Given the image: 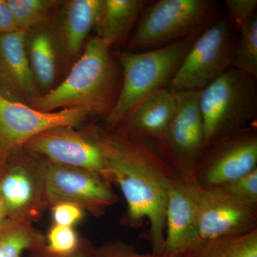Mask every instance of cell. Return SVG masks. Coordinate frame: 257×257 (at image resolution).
<instances>
[{
    "label": "cell",
    "mask_w": 257,
    "mask_h": 257,
    "mask_svg": "<svg viewBox=\"0 0 257 257\" xmlns=\"http://www.w3.org/2000/svg\"><path fill=\"white\" fill-rule=\"evenodd\" d=\"M89 130L101 147L111 183L126 199L121 224L138 228L147 219L152 253L165 254L167 195L177 170L156 140L120 127Z\"/></svg>",
    "instance_id": "1"
},
{
    "label": "cell",
    "mask_w": 257,
    "mask_h": 257,
    "mask_svg": "<svg viewBox=\"0 0 257 257\" xmlns=\"http://www.w3.org/2000/svg\"><path fill=\"white\" fill-rule=\"evenodd\" d=\"M118 96L117 72L110 47L95 36L88 42L63 82L30 102L32 107L45 112L79 107L89 114L107 117Z\"/></svg>",
    "instance_id": "2"
},
{
    "label": "cell",
    "mask_w": 257,
    "mask_h": 257,
    "mask_svg": "<svg viewBox=\"0 0 257 257\" xmlns=\"http://www.w3.org/2000/svg\"><path fill=\"white\" fill-rule=\"evenodd\" d=\"M202 32L152 50L116 53L122 67L123 80L116 104L106 117L108 127L119 126L140 101L167 88Z\"/></svg>",
    "instance_id": "3"
},
{
    "label": "cell",
    "mask_w": 257,
    "mask_h": 257,
    "mask_svg": "<svg viewBox=\"0 0 257 257\" xmlns=\"http://www.w3.org/2000/svg\"><path fill=\"white\" fill-rule=\"evenodd\" d=\"M255 79L231 67L200 91L199 107L207 147L219 139L242 130L256 118Z\"/></svg>",
    "instance_id": "4"
},
{
    "label": "cell",
    "mask_w": 257,
    "mask_h": 257,
    "mask_svg": "<svg viewBox=\"0 0 257 257\" xmlns=\"http://www.w3.org/2000/svg\"><path fill=\"white\" fill-rule=\"evenodd\" d=\"M208 0H159L143 10L130 41L136 52L157 48L197 35L217 20Z\"/></svg>",
    "instance_id": "5"
},
{
    "label": "cell",
    "mask_w": 257,
    "mask_h": 257,
    "mask_svg": "<svg viewBox=\"0 0 257 257\" xmlns=\"http://www.w3.org/2000/svg\"><path fill=\"white\" fill-rule=\"evenodd\" d=\"M50 162L25 147L15 152L0 172V196L7 217L37 222L49 209L47 180Z\"/></svg>",
    "instance_id": "6"
},
{
    "label": "cell",
    "mask_w": 257,
    "mask_h": 257,
    "mask_svg": "<svg viewBox=\"0 0 257 257\" xmlns=\"http://www.w3.org/2000/svg\"><path fill=\"white\" fill-rule=\"evenodd\" d=\"M235 45L229 20H216L196 39L167 89L202 90L232 67Z\"/></svg>",
    "instance_id": "7"
},
{
    "label": "cell",
    "mask_w": 257,
    "mask_h": 257,
    "mask_svg": "<svg viewBox=\"0 0 257 257\" xmlns=\"http://www.w3.org/2000/svg\"><path fill=\"white\" fill-rule=\"evenodd\" d=\"M89 115L79 107L45 112L0 93V165L42 132L57 126L78 128Z\"/></svg>",
    "instance_id": "8"
},
{
    "label": "cell",
    "mask_w": 257,
    "mask_h": 257,
    "mask_svg": "<svg viewBox=\"0 0 257 257\" xmlns=\"http://www.w3.org/2000/svg\"><path fill=\"white\" fill-rule=\"evenodd\" d=\"M111 184L93 171L50 162L47 180L49 209L67 203L101 217L119 202Z\"/></svg>",
    "instance_id": "9"
},
{
    "label": "cell",
    "mask_w": 257,
    "mask_h": 257,
    "mask_svg": "<svg viewBox=\"0 0 257 257\" xmlns=\"http://www.w3.org/2000/svg\"><path fill=\"white\" fill-rule=\"evenodd\" d=\"M175 94V114L160 144L176 170L194 174L207 148L199 107L200 91Z\"/></svg>",
    "instance_id": "10"
},
{
    "label": "cell",
    "mask_w": 257,
    "mask_h": 257,
    "mask_svg": "<svg viewBox=\"0 0 257 257\" xmlns=\"http://www.w3.org/2000/svg\"><path fill=\"white\" fill-rule=\"evenodd\" d=\"M23 147L52 163L87 169L111 182L101 147L89 130L80 131L71 126L49 128L30 139Z\"/></svg>",
    "instance_id": "11"
},
{
    "label": "cell",
    "mask_w": 257,
    "mask_h": 257,
    "mask_svg": "<svg viewBox=\"0 0 257 257\" xmlns=\"http://www.w3.org/2000/svg\"><path fill=\"white\" fill-rule=\"evenodd\" d=\"M198 202L199 243L257 229V205L243 202L223 187L207 188L199 184Z\"/></svg>",
    "instance_id": "12"
},
{
    "label": "cell",
    "mask_w": 257,
    "mask_h": 257,
    "mask_svg": "<svg viewBox=\"0 0 257 257\" xmlns=\"http://www.w3.org/2000/svg\"><path fill=\"white\" fill-rule=\"evenodd\" d=\"M211 145L212 147L201 163V175H194L202 187H223L257 168L254 128H243Z\"/></svg>",
    "instance_id": "13"
},
{
    "label": "cell",
    "mask_w": 257,
    "mask_h": 257,
    "mask_svg": "<svg viewBox=\"0 0 257 257\" xmlns=\"http://www.w3.org/2000/svg\"><path fill=\"white\" fill-rule=\"evenodd\" d=\"M199 183L194 174L177 171L167 195L165 253L178 257L199 243Z\"/></svg>",
    "instance_id": "14"
},
{
    "label": "cell",
    "mask_w": 257,
    "mask_h": 257,
    "mask_svg": "<svg viewBox=\"0 0 257 257\" xmlns=\"http://www.w3.org/2000/svg\"><path fill=\"white\" fill-rule=\"evenodd\" d=\"M103 0H71L62 8L57 35V47L69 60L77 58L89 32L96 26Z\"/></svg>",
    "instance_id": "15"
},
{
    "label": "cell",
    "mask_w": 257,
    "mask_h": 257,
    "mask_svg": "<svg viewBox=\"0 0 257 257\" xmlns=\"http://www.w3.org/2000/svg\"><path fill=\"white\" fill-rule=\"evenodd\" d=\"M176 106L175 93L163 88L140 101L117 127L160 143L175 114Z\"/></svg>",
    "instance_id": "16"
},
{
    "label": "cell",
    "mask_w": 257,
    "mask_h": 257,
    "mask_svg": "<svg viewBox=\"0 0 257 257\" xmlns=\"http://www.w3.org/2000/svg\"><path fill=\"white\" fill-rule=\"evenodd\" d=\"M27 31L18 30L0 35V59L18 94L32 100L38 96L28 50Z\"/></svg>",
    "instance_id": "17"
},
{
    "label": "cell",
    "mask_w": 257,
    "mask_h": 257,
    "mask_svg": "<svg viewBox=\"0 0 257 257\" xmlns=\"http://www.w3.org/2000/svg\"><path fill=\"white\" fill-rule=\"evenodd\" d=\"M147 3L145 0H103L96 36L111 48L127 35Z\"/></svg>",
    "instance_id": "18"
},
{
    "label": "cell",
    "mask_w": 257,
    "mask_h": 257,
    "mask_svg": "<svg viewBox=\"0 0 257 257\" xmlns=\"http://www.w3.org/2000/svg\"><path fill=\"white\" fill-rule=\"evenodd\" d=\"M42 26L27 31V50L37 85L50 91L57 72V44L54 32Z\"/></svg>",
    "instance_id": "19"
},
{
    "label": "cell",
    "mask_w": 257,
    "mask_h": 257,
    "mask_svg": "<svg viewBox=\"0 0 257 257\" xmlns=\"http://www.w3.org/2000/svg\"><path fill=\"white\" fill-rule=\"evenodd\" d=\"M46 244V236L33 223L7 218L0 224V257H21Z\"/></svg>",
    "instance_id": "20"
},
{
    "label": "cell",
    "mask_w": 257,
    "mask_h": 257,
    "mask_svg": "<svg viewBox=\"0 0 257 257\" xmlns=\"http://www.w3.org/2000/svg\"><path fill=\"white\" fill-rule=\"evenodd\" d=\"M178 257H257V229L239 236L198 243Z\"/></svg>",
    "instance_id": "21"
},
{
    "label": "cell",
    "mask_w": 257,
    "mask_h": 257,
    "mask_svg": "<svg viewBox=\"0 0 257 257\" xmlns=\"http://www.w3.org/2000/svg\"><path fill=\"white\" fill-rule=\"evenodd\" d=\"M19 30L45 25L60 4L55 0H6Z\"/></svg>",
    "instance_id": "22"
},
{
    "label": "cell",
    "mask_w": 257,
    "mask_h": 257,
    "mask_svg": "<svg viewBox=\"0 0 257 257\" xmlns=\"http://www.w3.org/2000/svg\"><path fill=\"white\" fill-rule=\"evenodd\" d=\"M236 42L232 67L257 78L256 13L239 29Z\"/></svg>",
    "instance_id": "23"
},
{
    "label": "cell",
    "mask_w": 257,
    "mask_h": 257,
    "mask_svg": "<svg viewBox=\"0 0 257 257\" xmlns=\"http://www.w3.org/2000/svg\"><path fill=\"white\" fill-rule=\"evenodd\" d=\"M81 240L73 227L56 224L50 228L46 236L47 248L60 254L73 252L78 248Z\"/></svg>",
    "instance_id": "24"
},
{
    "label": "cell",
    "mask_w": 257,
    "mask_h": 257,
    "mask_svg": "<svg viewBox=\"0 0 257 257\" xmlns=\"http://www.w3.org/2000/svg\"><path fill=\"white\" fill-rule=\"evenodd\" d=\"M219 187H223L243 202L257 205V168L234 182Z\"/></svg>",
    "instance_id": "25"
},
{
    "label": "cell",
    "mask_w": 257,
    "mask_h": 257,
    "mask_svg": "<svg viewBox=\"0 0 257 257\" xmlns=\"http://www.w3.org/2000/svg\"><path fill=\"white\" fill-rule=\"evenodd\" d=\"M229 23L239 30L256 13V0H226L225 1Z\"/></svg>",
    "instance_id": "26"
},
{
    "label": "cell",
    "mask_w": 257,
    "mask_h": 257,
    "mask_svg": "<svg viewBox=\"0 0 257 257\" xmlns=\"http://www.w3.org/2000/svg\"><path fill=\"white\" fill-rule=\"evenodd\" d=\"M94 257H176L167 254H143L131 245L120 241L106 242L99 247H95Z\"/></svg>",
    "instance_id": "27"
},
{
    "label": "cell",
    "mask_w": 257,
    "mask_h": 257,
    "mask_svg": "<svg viewBox=\"0 0 257 257\" xmlns=\"http://www.w3.org/2000/svg\"><path fill=\"white\" fill-rule=\"evenodd\" d=\"M50 209L52 211L54 224L73 227L84 218V211L73 204L61 203Z\"/></svg>",
    "instance_id": "28"
},
{
    "label": "cell",
    "mask_w": 257,
    "mask_h": 257,
    "mask_svg": "<svg viewBox=\"0 0 257 257\" xmlns=\"http://www.w3.org/2000/svg\"><path fill=\"white\" fill-rule=\"evenodd\" d=\"M95 247L86 239L81 240L78 248L70 253L60 254L50 251L46 244L30 252L29 257H94Z\"/></svg>",
    "instance_id": "29"
},
{
    "label": "cell",
    "mask_w": 257,
    "mask_h": 257,
    "mask_svg": "<svg viewBox=\"0 0 257 257\" xmlns=\"http://www.w3.org/2000/svg\"><path fill=\"white\" fill-rule=\"evenodd\" d=\"M19 30L6 0H0V35Z\"/></svg>",
    "instance_id": "30"
},
{
    "label": "cell",
    "mask_w": 257,
    "mask_h": 257,
    "mask_svg": "<svg viewBox=\"0 0 257 257\" xmlns=\"http://www.w3.org/2000/svg\"><path fill=\"white\" fill-rule=\"evenodd\" d=\"M0 93L13 100L18 101V92L5 72L0 59Z\"/></svg>",
    "instance_id": "31"
},
{
    "label": "cell",
    "mask_w": 257,
    "mask_h": 257,
    "mask_svg": "<svg viewBox=\"0 0 257 257\" xmlns=\"http://www.w3.org/2000/svg\"><path fill=\"white\" fill-rule=\"evenodd\" d=\"M7 218L8 217H7L4 203H3L1 196H0V224H1L2 223L7 219Z\"/></svg>",
    "instance_id": "32"
},
{
    "label": "cell",
    "mask_w": 257,
    "mask_h": 257,
    "mask_svg": "<svg viewBox=\"0 0 257 257\" xmlns=\"http://www.w3.org/2000/svg\"><path fill=\"white\" fill-rule=\"evenodd\" d=\"M1 170H2V165H0V172H1Z\"/></svg>",
    "instance_id": "33"
}]
</instances>
